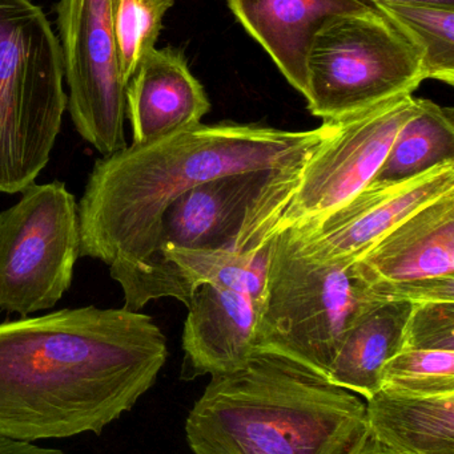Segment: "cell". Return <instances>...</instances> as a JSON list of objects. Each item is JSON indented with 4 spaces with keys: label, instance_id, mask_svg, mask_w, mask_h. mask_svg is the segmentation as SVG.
Returning a JSON list of instances; mask_svg holds the SVG:
<instances>
[{
    "label": "cell",
    "instance_id": "5bb4252c",
    "mask_svg": "<svg viewBox=\"0 0 454 454\" xmlns=\"http://www.w3.org/2000/svg\"><path fill=\"white\" fill-rule=\"evenodd\" d=\"M269 173L244 172L223 176L181 194L163 215L156 251L144 269L152 264L165 248L231 250L248 207Z\"/></svg>",
    "mask_w": 454,
    "mask_h": 454
},
{
    "label": "cell",
    "instance_id": "3957f363",
    "mask_svg": "<svg viewBox=\"0 0 454 454\" xmlns=\"http://www.w3.org/2000/svg\"><path fill=\"white\" fill-rule=\"evenodd\" d=\"M365 434L356 394L261 351L240 370L212 376L186 423L194 454H349Z\"/></svg>",
    "mask_w": 454,
    "mask_h": 454
},
{
    "label": "cell",
    "instance_id": "ffe728a7",
    "mask_svg": "<svg viewBox=\"0 0 454 454\" xmlns=\"http://www.w3.org/2000/svg\"><path fill=\"white\" fill-rule=\"evenodd\" d=\"M410 396L454 392V349L402 347L381 373V388Z\"/></svg>",
    "mask_w": 454,
    "mask_h": 454
},
{
    "label": "cell",
    "instance_id": "52a82bcc",
    "mask_svg": "<svg viewBox=\"0 0 454 454\" xmlns=\"http://www.w3.org/2000/svg\"><path fill=\"white\" fill-rule=\"evenodd\" d=\"M376 298L344 267L307 258L284 230L269 239L256 351L288 357L325 376L352 320Z\"/></svg>",
    "mask_w": 454,
    "mask_h": 454
},
{
    "label": "cell",
    "instance_id": "ba28073f",
    "mask_svg": "<svg viewBox=\"0 0 454 454\" xmlns=\"http://www.w3.org/2000/svg\"><path fill=\"white\" fill-rule=\"evenodd\" d=\"M80 256L77 204L60 181L35 185L0 213V309L26 317L52 309Z\"/></svg>",
    "mask_w": 454,
    "mask_h": 454
},
{
    "label": "cell",
    "instance_id": "ac0fdd59",
    "mask_svg": "<svg viewBox=\"0 0 454 454\" xmlns=\"http://www.w3.org/2000/svg\"><path fill=\"white\" fill-rule=\"evenodd\" d=\"M454 162V111L420 98L418 112L404 122L368 185L405 183L440 165Z\"/></svg>",
    "mask_w": 454,
    "mask_h": 454
},
{
    "label": "cell",
    "instance_id": "4fadbf2b",
    "mask_svg": "<svg viewBox=\"0 0 454 454\" xmlns=\"http://www.w3.org/2000/svg\"><path fill=\"white\" fill-rule=\"evenodd\" d=\"M210 98L175 48L152 50L125 87L132 144H146L202 124Z\"/></svg>",
    "mask_w": 454,
    "mask_h": 454
},
{
    "label": "cell",
    "instance_id": "7c38bea8",
    "mask_svg": "<svg viewBox=\"0 0 454 454\" xmlns=\"http://www.w3.org/2000/svg\"><path fill=\"white\" fill-rule=\"evenodd\" d=\"M183 331L184 379L227 375L244 367L256 351L258 306L228 288H195Z\"/></svg>",
    "mask_w": 454,
    "mask_h": 454
},
{
    "label": "cell",
    "instance_id": "44dd1931",
    "mask_svg": "<svg viewBox=\"0 0 454 454\" xmlns=\"http://www.w3.org/2000/svg\"><path fill=\"white\" fill-rule=\"evenodd\" d=\"M175 0H109L120 74L127 87L141 60L155 50L163 18Z\"/></svg>",
    "mask_w": 454,
    "mask_h": 454
},
{
    "label": "cell",
    "instance_id": "8992f818",
    "mask_svg": "<svg viewBox=\"0 0 454 454\" xmlns=\"http://www.w3.org/2000/svg\"><path fill=\"white\" fill-rule=\"evenodd\" d=\"M308 111L338 122L413 95L426 80L412 37L376 5L330 19L309 48Z\"/></svg>",
    "mask_w": 454,
    "mask_h": 454
},
{
    "label": "cell",
    "instance_id": "cb8c5ba5",
    "mask_svg": "<svg viewBox=\"0 0 454 454\" xmlns=\"http://www.w3.org/2000/svg\"><path fill=\"white\" fill-rule=\"evenodd\" d=\"M349 454H397L388 447L378 442L375 436L367 431L362 439L357 442L356 447Z\"/></svg>",
    "mask_w": 454,
    "mask_h": 454
},
{
    "label": "cell",
    "instance_id": "e0dca14e",
    "mask_svg": "<svg viewBox=\"0 0 454 454\" xmlns=\"http://www.w3.org/2000/svg\"><path fill=\"white\" fill-rule=\"evenodd\" d=\"M367 402V431L389 450L454 454V392L410 396L380 389Z\"/></svg>",
    "mask_w": 454,
    "mask_h": 454
},
{
    "label": "cell",
    "instance_id": "2e32d148",
    "mask_svg": "<svg viewBox=\"0 0 454 454\" xmlns=\"http://www.w3.org/2000/svg\"><path fill=\"white\" fill-rule=\"evenodd\" d=\"M413 306L410 301L376 298L360 309L344 333L325 378L365 399L380 391L381 373L402 351Z\"/></svg>",
    "mask_w": 454,
    "mask_h": 454
},
{
    "label": "cell",
    "instance_id": "277c9868",
    "mask_svg": "<svg viewBox=\"0 0 454 454\" xmlns=\"http://www.w3.org/2000/svg\"><path fill=\"white\" fill-rule=\"evenodd\" d=\"M418 106L420 98L404 96L338 121L303 159L269 173L248 207L231 250H259L274 235L325 217L360 193Z\"/></svg>",
    "mask_w": 454,
    "mask_h": 454
},
{
    "label": "cell",
    "instance_id": "603a6c76",
    "mask_svg": "<svg viewBox=\"0 0 454 454\" xmlns=\"http://www.w3.org/2000/svg\"><path fill=\"white\" fill-rule=\"evenodd\" d=\"M0 454H66L58 450L42 448L34 442L0 436Z\"/></svg>",
    "mask_w": 454,
    "mask_h": 454
},
{
    "label": "cell",
    "instance_id": "9c48e42d",
    "mask_svg": "<svg viewBox=\"0 0 454 454\" xmlns=\"http://www.w3.org/2000/svg\"><path fill=\"white\" fill-rule=\"evenodd\" d=\"M58 24L72 122L83 140L101 156H111L128 144L125 84L109 0H60Z\"/></svg>",
    "mask_w": 454,
    "mask_h": 454
},
{
    "label": "cell",
    "instance_id": "9a60e30c",
    "mask_svg": "<svg viewBox=\"0 0 454 454\" xmlns=\"http://www.w3.org/2000/svg\"><path fill=\"white\" fill-rule=\"evenodd\" d=\"M245 31L267 51L287 82L306 98L309 48L330 19L364 10L365 0H227Z\"/></svg>",
    "mask_w": 454,
    "mask_h": 454
},
{
    "label": "cell",
    "instance_id": "8fae6325",
    "mask_svg": "<svg viewBox=\"0 0 454 454\" xmlns=\"http://www.w3.org/2000/svg\"><path fill=\"white\" fill-rule=\"evenodd\" d=\"M450 192L454 162L405 183L367 185L330 215L292 227L290 232L307 258L348 269L386 232Z\"/></svg>",
    "mask_w": 454,
    "mask_h": 454
},
{
    "label": "cell",
    "instance_id": "30bf717a",
    "mask_svg": "<svg viewBox=\"0 0 454 454\" xmlns=\"http://www.w3.org/2000/svg\"><path fill=\"white\" fill-rule=\"evenodd\" d=\"M346 271L378 298L454 301V192L386 232Z\"/></svg>",
    "mask_w": 454,
    "mask_h": 454
},
{
    "label": "cell",
    "instance_id": "7a4b0ae2",
    "mask_svg": "<svg viewBox=\"0 0 454 454\" xmlns=\"http://www.w3.org/2000/svg\"><path fill=\"white\" fill-rule=\"evenodd\" d=\"M335 128L336 122L325 121L303 132L199 124L101 157L77 204L80 256L103 262L120 285L154 258L163 215L181 194L223 176L282 169Z\"/></svg>",
    "mask_w": 454,
    "mask_h": 454
},
{
    "label": "cell",
    "instance_id": "7402d4cb",
    "mask_svg": "<svg viewBox=\"0 0 454 454\" xmlns=\"http://www.w3.org/2000/svg\"><path fill=\"white\" fill-rule=\"evenodd\" d=\"M402 347L454 349V301L415 304Z\"/></svg>",
    "mask_w": 454,
    "mask_h": 454
},
{
    "label": "cell",
    "instance_id": "d4e9b609",
    "mask_svg": "<svg viewBox=\"0 0 454 454\" xmlns=\"http://www.w3.org/2000/svg\"><path fill=\"white\" fill-rule=\"evenodd\" d=\"M370 4H431L454 8V0H365Z\"/></svg>",
    "mask_w": 454,
    "mask_h": 454
},
{
    "label": "cell",
    "instance_id": "5b68a950",
    "mask_svg": "<svg viewBox=\"0 0 454 454\" xmlns=\"http://www.w3.org/2000/svg\"><path fill=\"white\" fill-rule=\"evenodd\" d=\"M60 43L31 0H0V193H21L48 162L67 109Z\"/></svg>",
    "mask_w": 454,
    "mask_h": 454
},
{
    "label": "cell",
    "instance_id": "6da1fadb",
    "mask_svg": "<svg viewBox=\"0 0 454 454\" xmlns=\"http://www.w3.org/2000/svg\"><path fill=\"white\" fill-rule=\"evenodd\" d=\"M167 357L164 333L140 311L88 306L0 323V436L100 434Z\"/></svg>",
    "mask_w": 454,
    "mask_h": 454
},
{
    "label": "cell",
    "instance_id": "d6986e66",
    "mask_svg": "<svg viewBox=\"0 0 454 454\" xmlns=\"http://www.w3.org/2000/svg\"><path fill=\"white\" fill-rule=\"evenodd\" d=\"M396 21L420 48L426 80L454 84V8L373 4Z\"/></svg>",
    "mask_w": 454,
    "mask_h": 454
}]
</instances>
